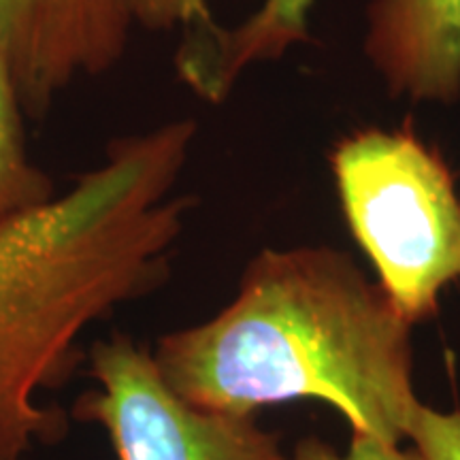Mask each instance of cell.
Masks as SVG:
<instances>
[{"instance_id": "6da1fadb", "label": "cell", "mask_w": 460, "mask_h": 460, "mask_svg": "<svg viewBox=\"0 0 460 460\" xmlns=\"http://www.w3.org/2000/svg\"><path fill=\"white\" fill-rule=\"evenodd\" d=\"M194 139L188 118L119 137L68 192L0 224V460L65 433L43 393L68 382L96 322L169 278Z\"/></svg>"}, {"instance_id": "7a4b0ae2", "label": "cell", "mask_w": 460, "mask_h": 460, "mask_svg": "<svg viewBox=\"0 0 460 460\" xmlns=\"http://www.w3.org/2000/svg\"><path fill=\"white\" fill-rule=\"evenodd\" d=\"M175 393L211 411L256 416L290 401L329 402L352 433L407 439L411 324L377 281L332 247L262 250L214 318L154 349Z\"/></svg>"}, {"instance_id": "3957f363", "label": "cell", "mask_w": 460, "mask_h": 460, "mask_svg": "<svg viewBox=\"0 0 460 460\" xmlns=\"http://www.w3.org/2000/svg\"><path fill=\"white\" fill-rule=\"evenodd\" d=\"M329 164L379 288L411 326L435 318L441 295L460 281V194L444 154L407 119L341 137Z\"/></svg>"}, {"instance_id": "277c9868", "label": "cell", "mask_w": 460, "mask_h": 460, "mask_svg": "<svg viewBox=\"0 0 460 460\" xmlns=\"http://www.w3.org/2000/svg\"><path fill=\"white\" fill-rule=\"evenodd\" d=\"M94 388L75 416L99 424L118 460H290L256 416L211 411L175 393L152 352L124 332L90 348Z\"/></svg>"}, {"instance_id": "5b68a950", "label": "cell", "mask_w": 460, "mask_h": 460, "mask_svg": "<svg viewBox=\"0 0 460 460\" xmlns=\"http://www.w3.org/2000/svg\"><path fill=\"white\" fill-rule=\"evenodd\" d=\"M135 28L128 0H0V54L28 118L118 66Z\"/></svg>"}, {"instance_id": "8992f818", "label": "cell", "mask_w": 460, "mask_h": 460, "mask_svg": "<svg viewBox=\"0 0 460 460\" xmlns=\"http://www.w3.org/2000/svg\"><path fill=\"white\" fill-rule=\"evenodd\" d=\"M365 54L390 94L460 101V0H371Z\"/></svg>"}, {"instance_id": "52a82bcc", "label": "cell", "mask_w": 460, "mask_h": 460, "mask_svg": "<svg viewBox=\"0 0 460 460\" xmlns=\"http://www.w3.org/2000/svg\"><path fill=\"white\" fill-rule=\"evenodd\" d=\"M314 0H262L239 26L186 39L177 54V71L200 99L220 102L247 68L278 60L309 39Z\"/></svg>"}, {"instance_id": "ba28073f", "label": "cell", "mask_w": 460, "mask_h": 460, "mask_svg": "<svg viewBox=\"0 0 460 460\" xmlns=\"http://www.w3.org/2000/svg\"><path fill=\"white\" fill-rule=\"evenodd\" d=\"M24 118L15 79L0 54V224L56 197L54 181L28 152Z\"/></svg>"}, {"instance_id": "9c48e42d", "label": "cell", "mask_w": 460, "mask_h": 460, "mask_svg": "<svg viewBox=\"0 0 460 460\" xmlns=\"http://www.w3.org/2000/svg\"><path fill=\"white\" fill-rule=\"evenodd\" d=\"M137 28L152 32L181 31L186 39L214 32L211 0H128Z\"/></svg>"}, {"instance_id": "30bf717a", "label": "cell", "mask_w": 460, "mask_h": 460, "mask_svg": "<svg viewBox=\"0 0 460 460\" xmlns=\"http://www.w3.org/2000/svg\"><path fill=\"white\" fill-rule=\"evenodd\" d=\"M407 439L424 460H460V410L439 411L420 402Z\"/></svg>"}, {"instance_id": "8fae6325", "label": "cell", "mask_w": 460, "mask_h": 460, "mask_svg": "<svg viewBox=\"0 0 460 460\" xmlns=\"http://www.w3.org/2000/svg\"><path fill=\"white\" fill-rule=\"evenodd\" d=\"M290 460H424L420 452L402 450L401 444L376 439V437L352 433V444L345 452H337L335 447L318 439V437H305L295 447Z\"/></svg>"}]
</instances>
